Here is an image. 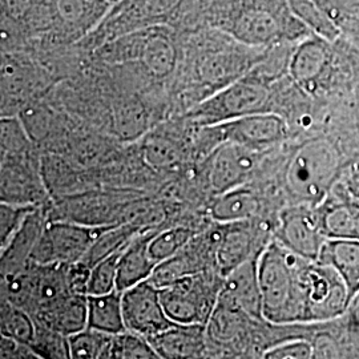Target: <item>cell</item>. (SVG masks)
<instances>
[{"label":"cell","instance_id":"cell-1","mask_svg":"<svg viewBox=\"0 0 359 359\" xmlns=\"http://www.w3.org/2000/svg\"><path fill=\"white\" fill-rule=\"evenodd\" d=\"M351 299L333 266L298 256L295 264V323L330 322L345 316Z\"/></svg>","mask_w":359,"mask_h":359},{"label":"cell","instance_id":"cell-2","mask_svg":"<svg viewBox=\"0 0 359 359\" xmlns=\"http://www.w3.org/2000/svg\"><path fill=\"white\" fill-rule=\"evenodd\" d=\"M341 157L332 142L316 139L295 151L286 168V187L301 204L318 205L339 181Z\"/></svg>","mask_w":359,"mask_h":359},{"label":"cell","instance_id":"cell-3","mask_svg":"<svg viewBox=\"0 0 359 359\" xmlns=\"http://www.w3.org/2000/svg\"><path fill=\"white\" fill-rule=\"evenodd\" d=\"M298 256L278 241L266 245L257 258L264 320L295 323V264Z\"/></svg>","mask_w":359,"mask_h":359},{"label":"cell","instance_id":"cell-4","mask_svg":"<svg viewBox=\"0 0 359 359\" xmlns=\"http://www.w3.org/2000/svg\"><path fill=\"white\" fill-rule=\"evenodd\" d=\"M270 103L269 86L257 75L245 76L222 87L200 104L193 117L204 126H213L244 116L266 112Z\"/></svg>","mask_w":359,"mask_h":359},{"label":"cell","instance_id":"cell-5","mask_svg":"<svg viewBox=\"0 0 359 359\" xmlns=\"http://www.w3.org/2000/svg\"><path fill=\"white\" fill-rule=\"evenodd\" d=\"M201 271L182 277L160 289V297L170 321L181 325H208L217 304L222 283Z\"/></svg>","mask_w":359,"mask_h":359},{"label":"cell","instance_id":"cell-6","mask_svg":"<svg viewBox=\"0 0 359 359\" xmlns=\"http://www.w3.org/2000/svg\"><path fill=\"white\" fill-rule=\"evenodd\" d=\"M108 226H90L79 222L47 224L29 262L36 265H72L87 256L95 240Z\"/></svg>","mask_w":359,"mask_h":359},{"label":"cell","instance_id":"cell-7","mask_svg":"<svg viewBox=\"0 0 359 359\" xmlns=\"http://www.w3.org/2000/svg\"><path fill=\"white\" fill-rule=\"evenodd\" d=\"M205 128L216 142V148L222 142H236L264 152L283 142L287 135L286 121L281 116L268 111L205 126Z\"/></svg>","mask_w":359,"mask_h":359},{"label":"cell","instance_id":"cell-8","mask_svg":"<svg viewBox=\"0 0 359 359\" xmlns=\"http://www.w3.org/2000/svg\"><path fill=\"white\" fill-rule=\"evenodd\" d=\"M123 311L129 332L148 339L175 325L165 313L160 289L151 280L123 292Z\"/></svg>","mask_w":359,"mask_h":359},{"label":"cell","instance_id":"cell-9","mask_svg":"<svg viewBox=\"0 0 359 359\" xmlns=\"http://www.w3.org/2000/svg\"><path fill=\"white\" fill-rule=\"evenodd\" d=\"M326 240L314 206L298 204L281 213L277 241L297 256L318 259Z\"/></svg>","mask_w":359,"mask_h":359},{"label":"cell","instance_id":"cell-10","mask_svg":"<svg viewBox=\"0 0 359 359\" xmlns=\"http://www.w3.org/2000/svg\"><path fill=\"white\" fill-rule=\"evenodd\" d=\"M262 152L236 142L219 144L210 157V188L221 194L243 187L261 161Z\"/></svg>","mask_w":359,"mask_h":359},{"label":"cell","instance_id":"cell-11","mask_svg":"<svg viewBox=\"0 0 359 359\" xmlns=\"http://www.w3.org/2000/svg\"><path fill=\"white\" fill-rule=\"evenodd\" d=\"M333 50L320 35L304 39L290 56L289 74L308 93H317L326 84L333 67Z\"/></svg>","mask_w":359,"mask_h":359},{"label":"cell","instance_id":"cell-12","mask_svg":"<svg viewBox=\"0 0 359 359\" xmlns=\"http://www.w3.org/2000/svg\"><path fill=\"white\" fill-rule=\"evenodd\" d=\"M314 208L327 240H359V200L345 182L338 181Z\"/></svg>","mask_w":359,"mask_h":359},{"label":"cell","instance_id":"cell-13","mask_svg":"<svg viewBox=\"0 0 359 359\" xmlns=\"http://www.w3.org/2000/svg\"><path fill=\"white\" fill-rule=\"evenodd\" d=\"M53 26L68 36L81 38L100 25L114 4L109 0H47Z\"/></svg>","mask_w":359,"mask_h":359},{"label":"cell","instance_id":"cell-14","mask_svg":"<svg viewBox=\"0 0 359 359\" xmlns=\"http://www.w3.org/2000/svg\"><path fill=\"white\" fill-rule=\"evenodd\" d=\"M257 258L246 261L225 277L218 298L241 309L250 318L264 320Z\"/></svg>","mask_w":359,"mask_h":359},{"label":"cell","instance_id":"cell-15","mask_svg":"<svg viewBox=\"0 0 359 359\" xmlns=\"http://www.w3.org/2000/svg\"><path fill=\"white\" fill-rule=\"evenodd\" d=\"M205 325L175 323L149 338L160 358H200L206 350Z\"/></svg>","mask_w":359,"mask_h":359},{"label":"cell","instance_id":"cell-16","mask_svg":"<svg viewBox=\"0 0 359 359\" xmlns=\"http://www.w3.org/2000/svg\"><path fill=\"white\" fill-rule=\"evenodd\" d=\"M216 250L218 273L224 278L246 261L255 258V237L249 228V221L225 224Z\"/></svg>","mask_w":359,"mask_h":359},{"label":"cell","instance_id":"cell-17","mask_svg":"<svg viewBox=\"0 0 359 359\" xmlns=\"http://www.w3.org/2000/svg\"><path fill=\"white\" fill-rule=\"evenodd\" d=\"M44 222L40 213L34 210L22 228L16 231L4 249H1V277H8L31 264V255L44 231Z\"/></svg>","mask_w":359,"mask_h":359},{"label":"cell","instance_id":"cell-18","mask_svg":"<svg viewBox=\"0 0 359 359\" xmlns=\"http://www.w3.org/2000/svg\"><path fill=\"white\" fill-rule=\"evenodd\" d=\"M67 337L88 327V295L71 292L35 318Z\"/></svg>","mask_w":359,"mask_h":359},{"label":"cell","instance_id":"cell-19","mask_svg":"<svg viewBox=\"0 0 359 359\" xmlns=\"http://www.w3.org/2000/svg\"><path fill=\"white\" fill-rule=\"evenodd\" d=\"M231 34L249 47L273 44L283 38V26L277 16L266 10H248L234 20Z\"/></svg>","mask_w":359,"mask_h":359},{"label":"cell","instance_id":"cell-20","mask_svg":"<svg viewBox=\"0 0 359 359\" xmlns=\"http://www.w3.org/2000/svg\"><path fill=\"white\" fill-rule=\"evenodd\" d=\"M149 240H132L124 248L117 266L116 289L118 292L123 293L152 277L157 264L149 255Z\"/></svg>","mask_w":359,"mask_h":359},{"label":"cell","instance_id":"cell-21","mask_svg":"<svg viewBox=\"0 0 359 359\" xmlns=\"http://www.w3.org/2000/svg\"><path fill=\"white\" fill-rule=\"evenodd\" d=\"M318 261L338 271L351 297L358 292L359 240H326Z\"/></svg>","mask_w":359,"mask_h":359},{"label":"cell","instance_id":"cell-22","mask_svg":"<svg viewBox=\"0 0 359 359\" xmlns=\"http://www.w3.org/2000/svg\"><path fill=\"white\" fill-rule=\"evenodd\" d=\"M259 200L255 193L243 187L217 194L210 206V216L219 224L250 221L259 212Z\"/></svg>","mask_w":359,"mask_h":359},{"label":"cell","instance_id":"cell-23","mask_svg":"<svg viewBox=\"0 0 359 359\" xmlns=\"http://www.w3.org/2000/svg\"><path fill=\"white\" fill-rule=\"evenodd\" d=\"M88 327L103 333L127 332L123 311V293L114 290L102 295H88Z\"/></svg>","mask_w":359,"mask_h":359},{"label":"cell","instance_id":"cell-24","mask_svg":"<svg viewBox=\"0 0 359 359\" xmlns=\"http://www.w3.org/2000/svg\"><path fill=\"white\" fill-rule=\"evenodd\" d=\"M140 59L154 76H167L176 65V50L165 35L160 32L145 34Z\"/></svg>","mask_w":359,"mask_h":359},{"label":"cell","instance_id":"cell-25","mask_svg":"<svg viewBox=\"0 0 359 359\" xmlns=\"http://www.w3.org/2000/svg\"><path fill=\"white\" fill-rule=\"evenodd\" d=\"M182 0H128L118 4L117 22L129 26L163 19L172 13Z\"/></svg>","mask_w":359,"mask_h":359},{"label":"cell","instance_id":"cell-26","mask_svg":"<svg viewBox=\"0 0 359 359\" xmlns=\"http://www.w3.org/2000/svg\"><path fill=\"white\" fill-rule=\"evenodd\" d=\"M250 60L238 53H221L203 65V76L212 84L226 87L233 81L245 76Z\"/></svg>","mask_w":359,"mask_h":359},{"label":"cell","instance_id":"cell-27","mask_svg":"<svg viewBox=\"0 0 359 359\" xmlns=\"http://www.w3.org/2000/svg\"><path fill=\"white\" fill-rule=\"evenodd\" d=\"M114 335L87 327L68 337L69 354L74 359L109 358Z\"/></svg>","mask_w":359,"mask_h":359},{"label":"cell","instance_id":"cell-28","mask_svg":"<svg viewBox=\"0 0 359 359\" xmlns=\"http://www.w3.org/2000/svg\"><path fill=\"white\" fill-rule=\"evenodd\" d=\"M135 228L132 225H111L105 228L102 234L95 240V243L90 246L87 256L83 258L86 264H88L90 268L102 261L105 257L114 255L115 252L121 250L133 240Z\"/></svg>","mask_w":359,"mask_h":359},{"label":"cell","instance_id":"cell-29","mask_svg":"<svg viewBox=\"0 0 359 359\" xmlns=\"http://www.w3.org/2000/svg\"><path fill=\"white\" fill-rule=\"evenodd\" d=\"M36 322L26 310L18 308L3 298L1 301V335L28 344L34 341Z\"/></svg>","mask_w":359,"mask_h":359},{"label":"cell","instance_id":"cell-30","mask_svg":"<svg viewBox=\"0 0 359 359\" xmlns=\"http://www.w3.org/2000/svg\"><path fill=\"white\" fill-rule=\"evenodd\" d=\"M75 222L90 226H108L114 225L116 205L107 197H83L71 204Z\"/></svg>","mask_w":359,"mask_h":359},{"label":"cell","instance_id":"cell-31","mask_svg":"<svg viewBox=\"0 0 359 359\" xmlns=\"http://www.w3.org/2000/svg\"><path fill=\"white\" fill-rule=\"evenodd\" d=\"M144 158L156 170H175L182 161L179 145L164 136H151L142 148Z\"/></svg>","mask_w":359,"mask_h":359},{"label":"cell","instance_id":"cell-32","mask_svg":"<svg viewBox=\"0 0 359 359\" xmlns=\"http://www.w3.org/2000/svg\"><path fill=\"white\" fill-rule=\"evenodd\" d=\"M148 126V116L142 104L129 100L117 105L114 115V127L116 133L124 139H137L145 132Z\"/></svg>","mask_w":359,"mask_h":359},{"label":"cell","instance_id":"cell-33","mask_svg":"<svg viewBox=\"0 0 359 359\" xmlns=\"http://www.w3.org/2000/svg\"><path fill=\"white\" fill-rule=\"evenodd\" d=\"M194 237V233L185 226L172 228L168 231H161L149 240V255L154 258V262L158 265L160 262L172 258L182 250L187 245L191 243Z\"/></svg>","mask_w":359,"mask_h":359},{"label":"cell","instance_id":"cell-34","mask_svg":"<svg viewBox=\"0 0 359 359\" xmlns=\"http://www.w3.org/2000/svg\"><path fill=\"white\" fill-rule=\"evenodd\" d=\"M109 358L154 359L160 358V355L148 338L127 330L114 335Z\"/></svg>","mask_w":359,"mask_h":359},{"label":"cell","instance_id":"cell-35","mask_svg":"<svg viewBox=\"0 0 359 359\" xmlns=\"http://www.w3.org/2000/svg\"><path fill=\"white\" fill-rule=\"evenodd\" d=\"M123 250L124 248L111 256L105 257L92 266L87 294L102 295L117 290V266Z\"/></svg>","mask_w":359,"mask_h":359},{"label":"cell","instance_id":"cell-36","mask_svg":"<svg viewBox=\"0 0 359 359\" xmlns=\"http://www.w3.org/2000/svg\"><path fill=\"white\" fill-rule=\"evenodd\" d=\"M31 347L39 358H71L68 337L38 322Z\"/></svg>","mask_w":359,"mask_h":359},{"label":"cell","instance_id":"cell-37","mask_svg":"<svg viewBox=\"0 0 359 359\" xmlns=\"http://www.w3.org/2000/svg\"><path fill=\"white\" fill-rule=\"evenodd\" d=\"M35 209L31 205H20L1 201L0 205V246L4 249L16 231L22 228L27 217Z\"/></svg>","mask_w":359,"mask_h":359},{"label":"cell","instance_id":"cell-38","mask_svg":"<svg viewBox=\"0 0 359 359\" xmlns=\"http://www.w3.org/2000/svg\"><path fill=\"white\" fill-rule=\"evenodd\" d=\"M27 130L16 120H1V156L3 160L23 157L26 152Z\"/></svg>","mask_w":359,"mask_h":359},{"label":"cell","instance_id":"cell-39","mask_svg":"<svg viewBox=\"0 0 359 359\" xmlns=\"http://www.w3.org/2000/svg\"><path fill=\"white\" fill-rule=\"evenodd\" d=\"M290 3L294 13H298V16L309 26L313 27L317 31V35L327 40L335 38L337 32L333 23L322 15L321 10H318L311 0H290Z\"/></svg>","mask_w":359,"mask_h":359},{"label":"cell","instance_id":"cell-40","mask_svg":"<svg viewBox=\"0 0 359 359\" xmlns=\"http://www.w3.org/2000/svg\"><path fill=\"white\" fill-rule=\"evenodd\" d=\"M265 359H310L314 358V345L305 339L285 341L264 351Z\"/></svg>","mask_w":359,"mask_h":359},{"label":"cell","instance_id":"cell-41","mask_svg":"<svg viewBox=\"0 0 359 359\" xmlns=\"http://www.w3.org/2000/svg\"><path fill=\"white\" fill-rule=\"evenodd\" d=\"M0 357L1 358H39L38 354L28 344L19 342L13 338L1 335V345H0Z\"/></svg>","mask_w":359,"mask_h":359},{"label":"cell","instance_id":"cell-42","mask_svg":"<svg viewBox=\"0 0 359 359\" xmlns=\"http://www.w3.org/2000/svg\"><path fill=\"white\" fill-rule=\"evenodd\" d=\"M345 316H347V320L354 327L359 329V289L358 292L351 297Z\"/></svg>","mask_w":359,"mask_h":359},{"label":"cell","instance_id":"cell-43","mask_svg":"<svg viewBox=\"0 0 359 359\" xmlns=\"http://www.w3.org/2000/svg\"><path fill=\"white\" fill-rule=\"evenodd\" d=\"M29 3H31V0H4L7 11L15 18L22 16L23 13H26L29 7Z\"/></svg>","mask_w":359,"mask_h":359},{"label":"cell","instance_id":"cell-44","mask_svg":"<svg viewBox=\"0 0 359 359\" xmlns=\"http://www.w3.org/2000/svg\"><path fill=\"white\" fill-rule=\"evenodd\" d=\"M345 184L350 189V192L353 193L359 200V167L350 175V177L347 179Z\"/></svg>","mask_w":359,"mask_h":359},{"label":"cell","instance_id":"cell-45","mask_svg":"<svg viewBox=\"0 0 359 359\" xmlns=\"http://www.w3.org/2000/svg\"><path fill=\"white\" fill-rule=\"evenodd\" d=\"M112 4H118V3H121L123 0H109Z\"/></svg>","mask_w":359,"mask_h":359},{"label":"cell","instance_id":"cell-46","mask_svg":"<svg viewBox=\"0 0 359 359\" xmlns=\"http://www.w3.org/2000/svg\"><path fill=\"white\" fill-rule=\"evenodd\" d=\"M124 1H128V0H123V1H121V3H124ZM118 4H120V3H118Z\"/></svg>","mask_w":359,"mask_h":359}]
</instances>
